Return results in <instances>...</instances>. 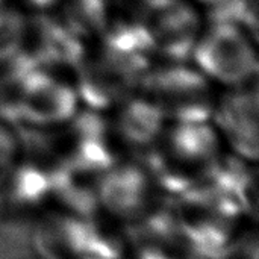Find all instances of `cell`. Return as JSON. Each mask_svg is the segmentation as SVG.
I'll list each match as a JSON object with an SVG mask.
<instances>
[{
  "label": "cell",
  "mask_w": 259,
  "mask_h": 259,
  "mask_svg": "<svg viewBox=\"0 0 259 259\" xmlns=\"http://www.w3.org/2000/svg\"><path fill=\"white\" fill-rule=\"evenodd\" d=\"M256 39L244 29L231 23H211L200 32L191 59L211 82L238 87L256 80Z\"/></svg>",
  "instance_id": "5"
},
{
  "label": "cell",
  "mask_w": 259,
  "mask_h": 259,
  "mask_svg": "<svg viewBox=\"0 0 259 259\" xmlns=\"http://www.w3.org/2000/svg\"><path fill=\"white\" fill-rule=\"evenodd\" d=\"M73 259H118L114 258V256H109V255H105V253H97V252H91V253H83L80 256H76Z\"/></svg>",
  "instance_id": "16"
},
{
  "label": "cell",
  "mask_w": 259,
  "mask_h": 259,
  "mask_svg": "<svg viewBox=\"0 0 259 259\" xmlns=\"http://www.w3.org/2000/svg\"><path fill=\"white\" fill-rule=\"evenodd\" d=\"M23 23L24 17L17 11L6 8L0 0V65L15 53L21 38Z\"/></svg>",
  "instance_id": "13"
},
{
  "label": "cell",
  "mask_w": 259,
  "mask_h": 259,
  "mask_svg": "<svg viewBox=\"0 0 259 259\" xmlns=\"http://www.w3.org/2000/svg\"><path fill=\"white\" fill-rule=\"evenodd\" d=\"M0 90L2 117L14 126L46 131L68 121L79 111L74 85L49 70L5 62Z\"/></svg>",
  "instance_id": "3"
},
{
  "label": "cell",
  "mask_w": 259,
  "mask_h": 259,
  "mask_svg": "<svg viewBox=\"0 0 259 259\" xmlns=\"http://www.w3.org/2000/svg\"><path fill=\"white\" fill-rule=\"evenodd\" d=\"M153 56L162 62H185L200 35L197 11L185 0H165L143 18Z\"/></svg>",
  "instance_id": "8"
},
{
  "label": "cell",
  "mask_w": 259,
  "mask_h": 259,
  "mask_svg": "<svg viewBox=\"0 0 259 259\" xmlns=\"http://www.w3.org/2000/svg\"><path fill=\"white\" fill-rule=\"evenodd\" d=\"M152 59L143 23L137 18L112 20L96 39L85 44L74 68V88L80 103L99 112L114 109L138 93Z\"/></svg>",
  "instance_id": "1"
},
{
  "label": "cell",
  "mask_w": 259,
  "mask_h": 259,
  "mask_svg": "<svg viewBox=\"0 0 259 259\" xmlns=\"http://www.w3.org/2000/svg\"><path fill=\"white\" fill-rule=\"evenodd\" d=\"M61 24L83 44L96 39L114 20L109 0H61Z\"/></svg>",
  "instance_id": "10"
},
{
  "label": "cell",
  "mask_w": 259,
  "mask_h": 259,
  "mask_svg": "<svg viewBox=\"0 0 259 259\" xmlns=\"http://www.w3.org/2000/svg\"><path fill=\"white\" fill-rule=\"evenodd\" d=\"M138 93L150 100L170 123L208 121L217 96L212 82L185 62H162L150 67Z\"/></svg>",
  "instance_id": "4"
},
{
  "label": "cell",
  "mask_w": 259,
  "mask_h": 259,
  "mask_svg": "<svg viewBox=\"0 0 259 259\" xmlns=\"http://www.w3.org/2000/svg\"><path fill=\"white\" fill-rule=\"evenodd\" d=\"M211 23H231L249 32L258 41V0H222L209 6Z\"/></svg>",
  "instance_id": "11"
},
{
  "label": "cell",
  "mask_w": 259,
  "mask_h": 259,
  "mask_svg": "<svg viewBox=\"0 0 259 259\" xmlns=\"http://www.w3.org/2000/svg\"><path fill=\"white\" fill-rule=\"evenodd\" d=\"M211 123L232 153L247 162H256L259 144V99L256 80L229 87L219 96Z\"/></svg>",
  "instance_id": "7"
},
{
  "label": "cell",
  "mask_w": 259,
  "mask_h": 259,
  "mask_svg": "<svg viewBox=\"0 0 259 259\" xmlns=\"http://www.w3.org/2000/svg\"><path fill=\"white\" fill-rule=\"evenodd\" d=\"M24 152L26 146L17 126L0 115V187H5L14 175Z\"/></svg>",
  "instance_id": "12"
},
{
  "label": "cell",
  "mask_w": 259,
  "mask_h": 259,
  "mask_svg": "<svg viewBox=\"0 0 259 259\" xmlns=\"http://www.w3.org/2000/svg\"><path fill=\"white\" fill-rule=\"evenodd\" d=\"M115 2L121 9L129 11L134 15V18L140 20L149 11H152L153 8H156L158 5H161L165 0H115Z\"/></svg>",
  "instance_id": "14"
},
{
  "label": "cell",
  "mask_w": 259,
  "mask_h": 259,
  "mask_svg": "<svg viewBox=\"0 0 259 259\" xmlns=\"http://www.w3.org/2000/svg\"><path fill=\"white\" fill-rule=\"evenodd\" d=\"M29 6H32L33 9H39V11H46L49 8L58 6L61 0H26Z\"/></svg>",
  "instance_id": "15"
},
{
  "label": "cell",
  "mask_w": 259,
  "mask_h": 259,
  "mask_svg": "<svg viewBox=\"0 0 259 259\" xmlns=\"http://www.w3.org/2000/svg\"><path fill=\"white\" fill-rule=\"evenodd\" d=\"M199 2L203 3V5H206V6H212V5H215V3H219L222 0H199Z\"/></svg>",
  "instance_id": "17"
},
{
  "label": "cell",
  "mask_w": 259,
  "mask_h": 259,
  "mask_svg": "<svg viewBox=\"0 0 259 259\" xmlns=\"http://www.w3.org/2000/svg\"><path fill=\"white\" fill-rule=\"evenodd\" d=\"M2 2H3V0H2Z\"/></svg>",
  "instance_id": "19"
},
{
  "label": "cell",
  "mask_w": 259,
  "mask_h": 259,
  "mask_svg": "<svg viewBox=\"0 0 259 259\" xmlns=\"http://www.w3.org/2000/svg\"><path fill=\"white\" fill-rule=\"evenodd\" d=\"M114 109L115 117L109 126L118 149L150 152L167 127L161 111L140 93L129 96Z\"/></svg>",
  "instance_id": "9"
},
{
  "label": "cell",
  "mask_w": 259,
  "mask_h": 259,
  "mask_svg": "<svg viewBox=\"0 0 259 259\" xmlns=\"http://www.w3.org/2000/svg\"><path fill=\"white\" fill-rule=\"evenodd\" d=\"M20 259H41V258H39V256H36V255H35V256H30V258H20Z\"/></svg>",
  "instance_id": "18"
},
{
  "label": "cell",
  "mask_w": 259,
  "mask_h": 259,
  "mask_svg": "<svg viewBox=\"0 0 259 259\" xmlns=\"http://www.w3.org/2000/svg\"><path fill=\"white\" fill-rule=\"evenodd\" d=\"M149 168L162 190L184 194L211 179L223 159V143L208 121H176L150 150Z\"/></svg>",
  "instance_id": "2"
},
{
  "label": "cell",
  "mask_w": 259,
  "mask_h": 259,
  "mask_svg": "<svg viewBox=\"0 0 259 259\" xmlns=\"http://www.w3.org/2000/svg\"><path fill=\"white\" fill-rule=\"evenodd\" d=\"M161 191L149 165L120 159L99 176L94 200L112 222L137 223L150 215Z\"/></svg>",
  "instance_id": "6"
}]
</instances>
